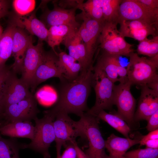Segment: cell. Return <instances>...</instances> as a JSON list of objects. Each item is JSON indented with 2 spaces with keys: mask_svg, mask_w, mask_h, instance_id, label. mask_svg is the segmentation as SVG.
I'll return each mask as SVG.
<instances>
[{
  "mask_svg": "<svg viewBox=\"0 0 158 158\" xmlns=\"http://www.w3.org/2000/svg\"><path fill=\"white\" fill-rule=\"evenodd\" d=\"M11 70L3 85L0 95V106L3 110L33 94L29 87Z\"/></svg>",
  "mask_w": 158,
  "mask_h": 158,
  "instance_id": "obj_8",
  "label": "cell"
},
{
  "mask_svg": "<svg viewBox=\"0 0 158 158\" xmlns=\"http://www.w3.org/2000/svg\"><path fill=\"white\" fill-rule=\"evenodd\" d=\"M132 84L128 80L115 85L114 104L117 108L115 113L123 119L130 127L135 123L134 116L135 112L136 100L130 91Z\"/></svg>",
  "mask_w": 158,
  "mask_h": 158,
  "instance_id": "obj_7",
  "label": "cell"
},
{
  "mask_svg": "<svg viewBox=\"0 0 158 158\" xmlns=\"http://www.w3.org/2000/svg\"><path fill=\"white\" fill-rule=\"evenodd\" d=\"M83 0H61L59 1L58 5L62 8H68L70 9L79 7L83 3Z\"/></svg>",
  "mask_w": 158,
  "mask_h": 158,
  "instance_id": "obj_36",
  "label": "cell"
},
{
  "mask_svg": "<svg viewBox=\"0 0 158 158\" xmlns=\"http://www.w3.org/2000/svg\"><path fill=\"white\" fill-rule=\"evenodd\" d=\"M123 156L128 158H158V149H138L126 152Z\"/></svg>",
  "mask_w": 158,
  "mask_h": 158,
  "instance_id": "obj_33",
  "label": "cell"
},
{
  "mask_svg": "<svg viewBox=\"0 0 158 158\" xmlns=\"http://www.w3.org/2000/svg\"><path fill=\"white\" fill-rule=\"evenodd\" d=\"M1 120H0V126H1L2 125H1Z\"/></svg>",
  "mask_w": 158,
  "mask_h": 158,
  "instance_id": "obj_47",
  "label": "cell"
},
{
  "mask_svg": "<svg viewBox=\"0 0 158 158\" xmlns=\"http://www.w3.org/2000/svg\"><path fill=\"white\" fill-rule=\"evenodd\" d=\"M119 22L140 20L158 27V13L147 8L138 0H122L119 8Z\"/></svg>",
  "mask_w": 158,
  "mask_h": 158,
  "instance_id": "obj_10",
  "label": "cell"
},
{
  "mask_svg": "<svg viewBox=\"0 0 158 158\" xmlns=\"http://www.w3.org/2000/svg\"><path fill=\"white\" fill-rule=\"evenodd\" d=\"M142 136L132 139L111 134L105 140V148L109 153L108 158H121L130 147L139 144Z\"/></svg>",
  "mask_w": 158,
  "mask_h": 158,
  "instance_id": "obj_21",
  "label": "cell"
},
{
  "mask_svg": "<svg viewBox=\"0 0 158 158\" xmlns=\"http://www.w3.org/2000/svg\"><path fill=\"white\" fill-rule=\"evenodd\" d=\"M79 15L83 22L78 29L88 56L93 62L99 44L100 37L104 23L93 19L83 11Z\"/></svg>",
  "mask_w": 158,
  "mask_h": 158,
  "instance_id": "obj_9",
  "label": "cell"
},
{
  "mask_svg": "<svg viewBox=\"0 0 158 158\" xmlns=\"http://www.w3.org/2000/svg\"><path fill=\"white\" fill-rule=\"evenodd\" d=\"M10 68L7 67L5 65L0 67V95L4 83L11 71Z\"/></svg>",
  "mask_w": 158,
  "mask_h": 158,
  "instance_id": "obj_38",
  "label": "cell"
},
{
  "mask_svg": "<svg viewBox=\"0 0 158 158\" xmlns=\"http://www.w3.org/2000/svg\"><path fill=\"white\" fill-rule=\"evenodd\" d=\"M150 10L158 13V0H138Z\"/></svg>",
  "mask_w": 158,
  "mask_h": 158,
  "instance_id": "obj_37",
  "label": "cell"
},
{
  "mask_svg": "<svg viewBox=\"0 0 158 158\" xmlns=\"http://www.w3.org/2000/svg\"><path fill=\"white\" fill-rule=\"evenodd\" d=\"M93 66L82 70L72 80H65L56 105L47 112L55 118L59 113L75 114L80 117L89 109L87 101L90 93Z\"/></svg>",
  "mask_w": 158,
  "mask_h": 158,
  "instance_id": "obj_1",
  "label": "cell"
},
{
  "mask_svg": "<svg viewBox=\"0 0 158 158\" xmlns=\"http://www.w3.org/2000/svg\"><path fill=\"white\" fill-rule=\"evenodd\" d=\"M93 72L92 86L95 90L96 100L94 106L87 112L95 116L102 110L112 109L115 85L100 68L93 66Z\"/></svg>",
  "mask_w": 158,
  "mask_h": 158,
  "instance_id": "obj_4",
  "label": "cell"
},
{
  "mask_svg": "<svg viewBox=\"0 0 158 158\" xmlns=\"http://www.w3.org/2000/svg\"><path fill=\"white\" fill-rule=\"evenodd\" d=\"M158 139V129L150 132L147 135L142 136L140 140V146L144 145L146 141L152 139Z\"/></svg>",
  "mask_w": 158,
  "mask_h": 158,
  "instance_id": "obj_40",
  "label": "cell"
},
{
  "mask_svg": "<svg viewBox=\"0 0 158 158\" xmlns=\"http://www.w3.org/2000/svg\"><path fill=\"white\" fill-rule=\"evenodd\" d=\"M32 39L31 35L24 29L16 26L13 35L12 54L14 62L11 68L16 73L20 72L26 51Z\"/></svg>",
  "mask_w": 158,
  "mask_h": 158,
  "instance_id": "obj_19",
  "label": "cell"
},
{
  "mask_svg": "<svg viewBox=\"0 0 158 158\" xmlns=\"http://www.w3.org/2000/svg\"><path fill=\"white\" fill-rule=\"evenodd\" d=\"M36 98L33 94L20 101L10 105L3 110L2 117L7 123L31 121L39 112Z\"/></svg>",
  "mask_w": 158,
  "mask_h": 158,
  "instance_id": "obj_12",
  "label": "cell"
},
{
  "mask_svg": "<svg viewBox=\"0 0 158 158\" xmlns=\"http://www.w3.org/2000/svg\"><path fill=\"white\" fill-rule=\"evenodd\" d=\"M52 77L58 78L62 82L64 80L59 63L58 53L52 49L44 52L30 88L32 93L35 92L40 84Z\"/></svg>",
  "mask_w": 158,
  "mask_h": 158,
  "instance_id": "obj_11",
  "label": "cell"
},
{
  "mask_svg": "<svg viewBox=\"0 0 158 158\" xmlns=\"http://www.w3.org/2000/svg\"><path fill=\"white\" fill-rule=\"evenodd\" d=\"M3 32L4 31L2 27L0 24V39L3 34Z\"/></svg>",
  "mask_w": 158,
  "mask_h": 158,
  "instance_id": "obj_45",
  "label": "cell"
},
{
  "mask_svg": "<svg viewBox=\"0 0 158 158\" xmlns=\"http://www.w3.org/2000/svg\"><path fill=\"white\" fill-rule=\"evenodd\" d=\"M54 119L45 112L42 118H36L34 120L35 122L34 138L29 143L21 145V148L33 150L41 154L44 158H50L49 149L51 144L55 139L53 125Z\"/></svg>",
  "mask_w": 158,
  "mask_h": 158,
  "instance_id": "obj_5",
  "label": "cell"
},
{
  "mask_svg": "<svg viewBox=\"0 0 158 158\" xmlns=\"http://www.w3.org/2000/svg\"><path fill=\"white\" fill-rule=\"evenodd\" d=\"M3 111L2 109L0 106V120H1V118L2 117Z\"/></svg>",
  "mask_w": 158,
  "mask_h": 158,
  "instance_id": "obj_46",
  "label": "cell"
},
{
  "mask_svg": "<svg viewBox=\"0 0 158 158\" xmlns=\"http://www.w3.org/2000/svg\"><path fill=\"white\" fill-rule=\"evenodd\" d=\"M16 27L10 22L0 39V67L5 65L6 61L12 55L13 37Z\"/></svg>",
  "mask_w": 158,
  "mask_h": 158,
  "instance_id": "obj_25",
  "label": "cell"
},
{
  "mask_svg": "<svg viewBox=\"0 0 158 158\" xmlns=\"http://www.w3.org/2000/svg\"><path fill=\"white\" fill-rule=\"evenodd\" d=\"M120 56L109 54L102 51L97 58L95 66L102 70L113 83L119 82L118 73L122 66L119 59Z\"/></svg>",
  "mask_w": 158,
  "mask_h": 158,
  "instance_id": "obj_23",
  "label": "cell"
},
{
  "mask_svg": "<svg viewBox=\"0 0 158 158\" xmlns=\"http://www.w3.org/2000/svg\"><path fill=\"white\" fill-rule=\"evenodd\" d=\"M144 145H145L147 148L158 149V139L148 140L145 142Z\"/></svg>",
  "mask_w": 158,
  "mask_h": 158,
  "instance_id": "obj_41",
  "label": "cell"
},
{
  "mask_svg": "<svg viewBox=\"0 0 158 158\" xmlns=\"http://www.w3.org/2000/svg\"><path fill=\"white\" fill-rule=\"evenodd\" d=\"M137 53L138 55L152 57L158 55V35L151 39L146 38L139 42L137 46Z\"/></svg>",
  "mask_w": 158,
  "mask_h": 158,
  "instance_id": "obj_31",
  "label": "cell"
},
{
  "mask_svg": "<svg viewBox=\"0 0 158 158\" xmlns=\"http://www.w3.org/2000/svg\"><path fill=\"white\" fill-rule=\"evenodd\" d=\"M37 10L33 11L28 17L14 16L11 22L16 27L26 29L31 35L36 36L39 40L47 42L48 29L43 23L36 17Z\"/></svg>",
  "mask_w": 158,
  "mask_h": 158,
  "instance_id": "obj_20",
  "label": "cell"
},
{
  "mask_svg": "<svg viewBox=\"0 0 158 158\" xmlns=\"http://www.w3.org/2000/svg\"><path fill=\"white\" fill-rule=\"evenodd\" d=\"M35 132V126L31 121L7 123L0 126V134L11 138H26L31 140L34 138Z\"/></svg>",
  "mask_w": 158,
  "mask_h": 158,
  "instance_id": "obj_22",
  "label": "cell"
},
{
  "mask_svg": "<svg viewBox=\"0 0 158 158\" xmlns=\"http://www.w3.org/2000/svg\"><path fill=\"white\" fill-rule=\"evenodd\" d=\"M44 51L43 41L40 40L35 45H33L31 40L26 50L20 72V78L30 88Z\"/></svg>",
  "mask_w": 158,
  "mask_h": 158,
  "instance_id": "obj_13",
  "label": "cell"
},
{
  "mask_svg": "<svg viewBox=\"0 0 158 158\" xmlns=\"http://www.w3.org/2000/svg\"><path fill=\"white\" fill-rule=\"evenodd\" d=\"M9 1L0 0V19L9 14Z\"/></svg>",
  "mask_w": 158,
  "mask_h": 158,
  "instance_id": "obj_39",
  "label": "cell"
},
{
  "mask_svg": "<svg viewBox=\"0 0 158 158\" xmlns=\"http://www.w3.org/2000/svg\"><path fill=\"white\" fill-rule=\"evenodd\" d=\"M75 30H76L65 25L51 26L48 29L47 42L52 49L56 52L55 47L59 46L67 36Z\"/></svg>",
  "mask_w": 158,
  "mask_h": 158,
  "instance_id": "obj_27",
  "label": "cell"
},
{
  "mask_svg": "<svg viewBox=\"0 0 158 158\" xmlns=\"http://www.w3.org/2000/svg\"><path fill=\"white\" fill-rule=\"evenodd\" d=\"M128 57L129 62L126 68L127 77L132 85L140 87L146 85L158 78V55L147 58L140 57L133 52Z\"/></svg>",
  "mask_w": 158,
  "mask_h": 158,
  "instance_id": "obj_3",
  "label": "cell"
},
{
  "mask_svg": "<svg viewBox=\"0 0 158 158\" xmlns=\"http://www.w3.org/2000/svg\"><path fill=\"white\" fill-rule=\"evenodd\" d=\"M95 116L99 120L107 122L126 138H130V127L126 121L115 113H109L103 110L100 111Z\"/></svg>",
  "mask_w": 158,
  "mask_h": 158,
  "instance_id": "obj_26",
  "label": "cell"
},
{
  "mask_svg": "<svg viewBox=\"0 0 158 158\" xmlns=\"http://www.w3.org/2000/svg\"><path fill=\"white\" fill-rule=\"evenodd\" d=\"M74 144L77 152V158H88L85 152L78 147L76 141L74 142Z\"/></svg>",
  "mask_w": 158,
  "mask_h": 158,
  "instance_id": "obj_43",
  "label": "cell"
},
{
  "mask_svg": "<svg viewBox=\"0 0 158 158\" xmlns=\"http://www.w3.org/2000/svg\"><path fill=\"white\" fill-rule=\"evenodd\" d=\"M12 5L18 16H23L34 11L36 5L35 0H14Z\"/></svg>",
  "mask_w": 158,
  "mask_h": 158,
  "instance_id": "obj_32",
  "label": "cell"
},
{
  "mask_svg": "<svg viewBox=\"0 0 158 158\" xmlns=\"http://www.w3.org/2000/svg\"><path fill=\"white\" fill-rule=\"evenodd\" d=\"M146 128L150 132L158 129V110L151 115L148 119Z\"/></svg>",
  "mask_w": 158,
  "mask_h": 158,
  "instance_id": "obj_35",
  "label": "cell"
},
{
  "mask_svg": "<svg viewBox=\"0 0 158 158\" xmlns=\"http://www.w3.org/2000/svg\"><path fill=\"white\" fill-rule=\"evenodd\" d=\"M21 148L14 138L6 139L0 134V158H20L19 151Z\"/></svg>",
  "mask_w": 158,
  "mask_h": 158,
  "instance_id": "obj_29",
  "label": "cell"
},
{
  "mask_svg": "<svg viewBox=\"0 0 158 158\" xmlns=\"http://www.w3.org/2000/svg\"><path fill=\"white\" fill-rule=\"evenodd\" d=\"M121 158H128L125 157H124V156H123V157H121Z\"/></svg>",
  "mask_w": 158,
  "mask_h": 158,
  "instance_id": "obj_48",
  "label": "cell"
},
{
  "mask_svg": "<svg viewBox=\"0 0 158 158\" xmlns=\"http://www.w3.org/2000/svg\"><path fill=\"white\" fill-rule=\"evenodd\" d=\"M119 30L124 37L132 38L139 42L147 38L158 35V27L140 20L120 21Z\"/></svg>",
  "mask_w": 158,
  "mask_h": 158,
  "instance_id": "obj_16",
  "label": "cell"
},
{
  "mask_svg": "<svg viewBox=\"0 0 158 158\" xmlns=\"http://www.w3.org/2000/svg\"><path fill=\"white\" fill-rule=\"evenodd\" d=\"M90 18L104 23L101 0H89L83 2L79 8Z\"/></svg>",
  "mask_w": 158,
  "mask_h": 158,
  "instance_id": "obj_30",
  "label": "cell"
},
{
  "mask_svg": "<svg viewBox=\"0 0 158 158\" xmlns=\"http://www.w3.org/2000/svg\"><path fill=\"white\" fill-rule=\"evenodd\" d=\"M54 8L52 10L47 9L42 16V22L49 28L52 26L65 25L74 29H78L80 25L77 21L75 16L77 8L65 9L54 3Z\"/></svg>",
  "mask_w": 158,
  "mask_h": 158,
  "instance_id": "obj_15",
  "label": "cell"
},
{
  "mask_svg": "<svg viewBox=\"0 0 158 158\" xmlns=\"http://www.w3.org/2000/svg\"><path fill=\"white\" fill-rule=\"evenodd\" d=\"M78 30L72 32L62 43L68 49V54L80 64L83 70L87 69L93 66V62L88 56Z\"/></svg>",
  "mask_w": 158,
  "mask_h": 158,
  "instance_id": "obj_18",
  "label": "cell"
},
{
  "mask_svg": "<svg viewBox=\"0 0 158 158\" xmlns=\"http://www.w3.org/2000/svg\"><path fill=\"white\" fill-rule=\"evenodd\" d=\"M122 0H101L104 22L118 24L119 8Z\"/></svg>",
  "mask_w": 158,
  "mask_h": 158,
  "instance_id": "obj_28",
  "label": "cell"
},
{
  "mask_svg": "<svg viewBox=\"0 0 158 158\" xmlns=\"http://www.w3.org/2000/svg\"><path fill=\"white\" fill-rule=\"evenodd\" d=\"M74 121L67 114L59 113L56 116L53 125L56 150L61 149L63 145L75 141L76 138L80 136Z\"/></svg>",
  "mask_w": 158,
  "mask_h": 158,
  "instance_id": "obj_14",
  "label": "cell"
},
{
  "mask_svg": "<svg viewBox=\"0 0 158 158\" xmlns=\"http://www.w3.org/2000/svg\"><path fill=\"white\" fill-rule=\"evenodd\" d=\"M61 150H56L57 157L56 158H61Z\"/></svg>",
  "mask_w": 158,
  "mask_h": 158,
  "instance_id": "obj_44",
  "label": "cell"
},
{
  "mask_svg": "<svg viewBox=\"0 0 158 158\" xmlns=\"http://www.w3.org/2000/svg\"><path fill=\"white\" fill-rule=\"evenodd\" d=\"M59 63L64 80L76 78L83 70L80 65L72 56L64 51L58 53Z\"/></svg>",
  "mask_w": 158,
  "mask_h": 158,
  "instance_id": "obj_24",
  "label": "cell"
},
{
  "mask_svg": "<svg viewBox=\"0 0 158 158\" xmlns=\"http://www.w3.org/2000/svg\"><path fill=\"white\" fill-rule=\"evenodd\" d=\"M118 24L104 22L100 39V47L102 52L119 56L128 57L134 52L133 45L127 42L117 29Z\"/></svg>",
  "mask_w": 158,
  "mask_h": 158,
  "instance_id": "obj_6",
  "label": "cell"
},
{
  "mask_svg": "<svg viewBox=\"0 0 158 158\" xmlns=\"http://www.w3.org/2000/svg\"><path fill=\"white\" fill-rule=\"evenodd\" d=\"M148 87L158 93V78L149 83L146 85Z\"/></svg>",
  "mask_w": 158,
  "mask_h": 158,
  "instance_id": "obj_42",
  "label": "cell"
},
{
  "mask_svg": "<svg viewBox=\"0 0 158 158\" xmlns=\"http://www.w3.org/2000/svg\"><path fill=\"white\" fill-rule=\"evenodd\" d=\"M75 141L69 142L65 146L66 149L62 155H61V158H77V152L74 144Z\"/></svg>",
  "mask_w": 158,
  "mask_h": 158,
  "instance_id": "obj_34",
  "label": "cell"
},
{
  "mask_svg": "<svg viewBox=\"0 0 158 158\" xmlns=\"http://www.w3.org/2000/svg\"><path fill=\"white\" fill-rule=\"evenodd\" d=\"M78 121H74L80 136L85 138L88 147L85 153L88 158H108L105 151V140L103 138L99 125V119L87 112L84 113Z\"/></svg>",
  "mask_w": 158,
  "mask_h": 158,
  "instance_id": "obj_2",
  "label": "cell"
},
{
  "mask_svg": "<svg viewBox=\"0 0 158 158\" xmlns=\"http://www.w3.org/2000/svg\"><path fill=\"white\" fill-rule=\"evenodd\" d=\"M141 91L134 120L137 122L147 121L150 117L158 110V93L146 85L140 87Z\"/></svg>",
  "mask_w": 158,
  "mask_h": 158,
  "instance_id": "obj_17",
  "label": "cell"
}]
</instances>
